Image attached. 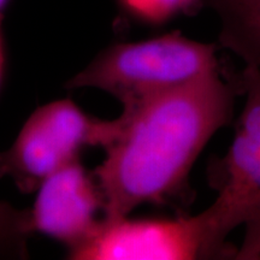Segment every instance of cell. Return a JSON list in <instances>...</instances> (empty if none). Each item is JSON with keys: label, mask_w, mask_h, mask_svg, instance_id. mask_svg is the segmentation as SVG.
Instances as JSON below:
<instances>
[{"label": "cell", "mask_w": 260, "mask_h": 260, "mask_svg": "<svg viewBox=\"0 0 260 260\" xmlns=\"http://www.w3.org/2000/svg\"><path fill=\"white\" fill-rule=\"evenodd\" d=\"M239 92L237 77L219 68L123 107L121 130L93 172L104 218H121L142 204H168L183 194L205 146L232 121Z\"/></svg>", "instance_id": "cell-1"}, {"label": "cell", "mask_w": 260, "mask_h": 260, "mask_svg": "<svg viewBox=\"0 0 260 260\" xmlns=\"http://www.w3.org/2000/svg\"><path fill=\"white\" fill-rule=\"evenodd\" d=\"M216 44L187 38L180 30L107 47L68 81V88H96L123 107L183 86L219 69Z\"/></svg>", "instance_id": "cell-2"}, {"label": "cell", "mask_w": 260, "mask_h": 260, "mask_svg": "<svg viewBox=\"0 0 260 260\" xmlns=\"http://www.w3.org/2000/svg\"><path fill=\"white\" fill-rule=\"evenodd\" d=\"M122 119L104 121L87 115L69 99L39 107L22 126L15 142L0 152V178L31 193L48 176L79 160L88 147L106 148L121 130Z\"/></svg>", "instance_id": "cell-3"}, {"label": "cell", "mask_w": 260, "mask_h": 260, "mask_svg": "<svg viewBox=\"0 0 260 260\" xmlns=\"http://www.w3.org/2000/svg\"><path fill=\"white\" fill-rule=\"evenodd\" d=\"M245 106L226 154L210 167L214 203L203 214L214 258L225 254V239L237 226L260 224V68L237 75Z\"/></svg>", "instance_id": "cell-4"}, {"label": "cell", "mask_w": 260, "mask_h": 260, "mask_svg": "<svg viewBox=\"0 0 260 260\" xmlns=\"http://www.w3.org/2000/svg\"><path fill=\"white\" fill-rule=\"evenodd\" d=\"M76 260H191L214 258L203 212L177 218L100 220L75 251Z\"/></svg>", "instance_id": "cell-5"}, {"label": "cell", "mask_w": 260, "mask_h": 260, "mask_svg": "<svg viewBox=\"0 0 260 260\" xmlns=\"http://www.w3.org/2000/svg\"><path fill=\"white\" fill-rule=\"evenodd\" d=\"M102 211L104 213V198L95 177L75 160L39 186L29 219L32 233L63 243L70 253L93 235Z\"/></svg>", "instance_id": "cell-6"}, {"label": "cell", "mask_w": 260, "mask_h": 260, "mask_svg": "<svg viewBox=\"0 0 260 260\" xmlns=\"http://www.w3.org/2000/svg\"><path fill=\"white\" fill-rule=\"evenodd\" d=\"M220 22L219 45L260 68V0H204Z\"/></svg>", "instance_id": "cell-7"}, {"label": "cell", "mask_w": 260, "mask_h": 260, "mask_svg": "<svg viewBox=\"0 0 260 260\" xmlns=\"http://www.w3.org/2000/svg\"><path fill=\"white\" fill-rule=\"evenodd\" d=\"M126 15L144 24L160 25L181 15L193 14L204 0H118Z\"/></svg>", "instance_id": "cell-8"}, {"label": "cell", "mask_w": 260, "mask_h": 260, "mask_svg": "<svg viewBox=\"0 0 260 260\" xmlns=\"http://www.w3.org/2000/svg\"><path fill=\"white\" fill-rule=\"evenodd\" d=\"M31 233L29 211L0 201V254H24L25 241Z\"/></svg>", "instance_id": "cell-9"}, {"label": "cell", "mask_w": 260, "mask_h": 260, "mask_svg": "<svg viewBox=\"0 0 260 260\" xmlns=\"http://www.w3.org/2000/svg\"><path fill=\"white\" fill-rule=\"evenodd\" d=\"M234 259L260 260V224L246 226L245 239L239 251L234 253Z\"/></svg>", "instance_id": "cell-10"}, {"label": "cell", "mask_w": 260, "mask_h": 260, "mask_svg": "<svg viewBox=\"0 0 260 260\" xmlns=\"http://www.w3.org/2000/svg\"><path fill=\"white\" fill-rule=\"evenodd\" d=\"M5 68V41L4 31H3V15H0V83H2L3 75Z\"/></svg>", "instance_id": "cell-11"}, {"label": "cell", "mask_w": 260, "mask_h": 260, "mask_svg": "<svg viewBox=\"0 0 260 260\" xmlns=\"http://www.w3.org/2000/svg\"><path fill=\"white\" fill-rule=\"evenodd\" d=\"M9 0H0V15H3V9L5 8V5L8 4Z\"/></svg>", "instance_id": "cell-12"}]
</instances>
